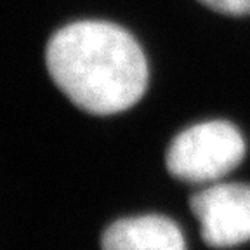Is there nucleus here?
<instances>
[{
	"mask_svg": "<svg viewBox=\"0 0 250 250\" xmlns=\"http://www.w3.org/2000/svg\"><path fill=\"white\" fill-rule=\"evenodd\" d=\"M189 205L207 245L228 249L250 242V184H207Z\"/></svg>",
	"mask_w": 250,
	"mask_h": 250,
	"instance_id": "3",
	"label": "nucleus"
},
{
	"mask_svg": "<svg viewBox=\"0 0 250 250\" xmlns=\"http://www.w3.org/2000/svg\"><path fill=\"white\" fill-rule=\"evenodd\" d=\"M245 141L233 124L208 120L177 134L165 153L167 170L189 184H212L238 167Z\"/></svg>",
	"mask_w": 250,
	"mask_h": 250,
	"instance_id": "2",
	"label": "nucleus"
},
{
	"mask_svg": "<svg viewBox=\"0 0 250 250\" xmlns=\"http://www.w3.org/2000/svg\"><path fill=\"white\" fill-rule=\"evenodd\" d=\"M103 250H186L183 231L158 214L125 217L109 224L101 238Z\"/></svg>",
	"mask_w": 250,
	"mask_h": 250,
	"instance_id": "4",
	"label": "nucleus"
},
{
	"mask_svg": "<svg viewBox=\"0 0 250 250\" xmlns=\"http://www.w3.org/2000/svg\"><path fill=\"white\" fill-rule=\"evenodd\" d=\"M207 7L229 16L250 14V0H200Z\"/></svg>",
	"mask_w": 250,
	"mask_h": 250,
	"instance_id": "5",
	"label": "nucleus"
},
{
	"mask_svg": "<svg viewBox=\"0 0 250 250\" xmlns=\"http://www.w3.org/2000/svg\"><path fill=\"white\" fill-rule=\"evenodd\" d=\"M45 62L58 89L92 115L132 108L148 87V62L137 40L106 21H78L56 31Z\"/></svg>",
	"mask_w": 250,
	"mask_h": 250,
	"instance_id": "1",
	"label": "nucleus"
}]
</instances>
